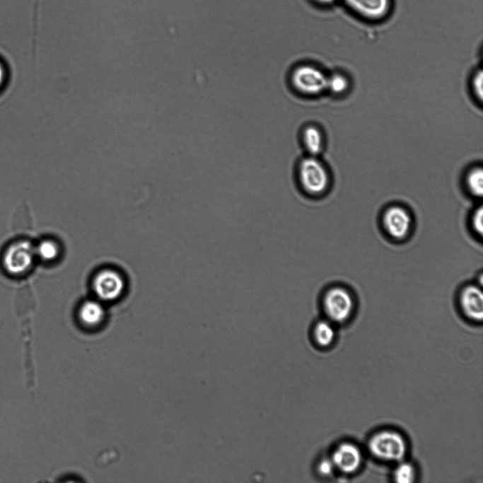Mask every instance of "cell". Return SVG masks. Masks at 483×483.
<instances>
[{"label": "cell", "mask_w": 483, "mask_h": 483, "mask_svg": "<svg viewBox=\"0 0 483 483\" xmlns=\"http://www.w3.org/2000/svg\"><path fill=\"white\" fill-rule=\"evenodd\" d=\"M466 186L469 192L475 197H481L483 194V170L480 166H475L467 173Z\"/></svg>", "instance_id": "15"}, {"label": "cell", "mask_w": 483, "mask_h": 483, "mask_svg": "<svg viewBox=\"0 0 483 483\" xmlns=\"http://www.w3.org/2000/svg\"><path fill=\"white\" fill-rule=\"evenodd\" d=\"M296 181L301 192L309 197L323 195L330 185V175L327 166L318 156L307 155L296 167Z\"/></svg>", "instance_id": "1"}, {"label": "cell", "mask_w": 483, "mask_h": 483, "mask_svg": "<svg viewBox=\"0 0 483 483\" xmlns=\"http://www.w3.org/2000/svg\"><path fill=\"white\" fill-rule=\"evenodd\" d=\"M301 139L307 155L318 156L324 149V134L316 124H308L303 126L301 132Z\"/></svg>", "instance_id": "12"}, {"label": "cell", "mask_w": 483, "mask_h": 483, "mask_svg": "<svg viewBox=\"0 0 483 483\" xmlns=\"http://www.w3.org/2000/svg\"><path fill=\"white\" fill-rule=\"evenodd\" d=\"M320 305L327 320L332 322H342L351 315L354 301L347 289L332 286L323 292Z\"/></svg>", "instance_id": "3"}, {"label": "cell", "mask_w": 483, "mask_h": 483, "mask_svg": "<svg viewBox=\"0 0 483 483\" xmlns=\"http://www.w3.org/2000/svg\"><path fill=\"white\" fill-rule=\"evenodd\" d=\"M368 446L374 455L390 461L401 460L407 450L403 437L392 431H383L376 433L369 441Z\"/></svg>", "instance_id": "5"}, {"label": "cell", "mask_w": 483, "mask_h": 483, "mask_svg": "<svg viewBox=\"0 0 483 483\" xmlns=\"http://www.w3.org/2000/svg\"><path fill=\"white\" fill-rule=\"evenodd\" d=\"M472 221L474 230L482 235L483 232V209L482 206L475 210Z\"/></svg>", "instance_id": "19"}, {"label": "cell", "mask_w": 483, "mask_h": 483, "mask_svg": "<svg viewBox=\"0 0 483 483\" xmlns=\"http://www.w3.org/2000/svg\"><path fill=\"white\" fill-rule=\"evenodd\" d=\"M349 88V81L340 72H334L327 77L326 91L334 95L344 94Z\"/></svg>", "instance_id": "16"}, {"label": "cell", "mask_w": 483, "mask_h": 483, "mask_svg": "<svg viewBox=\"0 0 483 483\" xmlns=\"http://www.w3.org/2000/svg\"><path fill=\"white\" fill-rule=\"evenodd\" d=\"M6 69L3 63L0 61V88L3 86L6 79Z\"/></svg>", "instance_id": "21"}, {"label": "cell", "mask_w": 483, "mask_h": 483, "mask_svg": "<svg viewBox=\"0 0 483 483\" xmlns=\"http://www.w3.org/2000/svg\"><path fill=\"white\" fill-rule=\"evenodd\" d=\"M383 226L392 238L402 239L405 238L411 228V216L406 209L401 206L389 207L383 217Z\"/></svg>", "instance_id": "7"}, {"label": "cell", "mask_w": 483, "mask_h": 483, "mask_svg": "<svg viewBox=\"0 0 483 483\" xmlns=\"http://www.w3.org/2000/svg\"><path fill=\"white\" fill-rule=\"evenodd\" d=\"M351 10L369 19L383 18L389 11L390 0H343Z\"/></svg>", "instance_id": "10"}, {"label": "cell", "mask_w": 483, "mask_h": 483, "mask_svg": "<svg viewBox=\"0 0 483 483\" xmlns=\"http://www.w3.org/2000/svg\"><path fill=\"white\" fill-rule=\"evenodd\" d=\"M35 255L44 262L55 261L61 253L59 245L54 240L45 239L35 247Z\"/></svg>", "instance_id": "14"}, {"label": "cell", "mask_w": 483, "mask_h": 483, "mask_svg": "<svg viewBox=\"0 0 483 483\" xmlns=\"http://www.w3.org/2000/svg\"><path fill=\"white\" fill-rule=\"evenodd\" d=\"M312 334L314 341L319 346H329L335 337L332 322L327 319L318 320L313 326Z\"/></svg>", "instance_id": "13"}, {"label": "cell", "mask_w": 483, "mask_h": 483, "mask_svg": "<svg viewBox=\"0 0 483 483\" xmlns=\"http://www.w3.org/2000/svg\"><path fill=\"white\" fill-rule=\"evenodd\" d=\"M471 85L474 96L479 103H482L483 98V73L482 69L474 74Z\"/></svg>", "instance_id": "18"}, {"label": "cell", "mask_w": 483, "mask_h": 483, "mask_svg": "<svg viewBox=\"0 0 483 483\" xmlns=\"http://www.w3.org/2000/svg\"><path fill=\"white\" fill-rule=\"evenodd\" d=\"M334 469L335 466L332 459H323L318 464V472L324 476L330 475Z\"/></svg>", "instance_id": "20"}, {"label": "cell", "mask_w": 483, "mask_h": 483, "mask_svg": "<svg viewBox=\"0 0 483 483\" xmlns=\"http://www.w3.org/2000/svg\"><path fill=\"white\" fill-rule=\"evenodd\" d=\"M332 460L335 468L345 473H351L359 467L362 455L356 446L351 443H343L334 450Z\"/></svg>", "instance_id": "8"}, {"label": "cell", "mask_w": 483, "mask_h": 483, "mask_svg": "<svg viewBox=\"0 0 483 483\" xmlns=\"http://www.w3.org/2000/svg\"><path fill=\"white\" fill-rule=\"evenodd\" d=\"M327 77L317 66L303 63L291 70L289 81L292 88L298 94L314 97L326 91Z\"/></svg>", "instance_id": "2"}, {"label": "cell", "mask_w": 483, "mask_h": 483, "mask_svg": "<svg viewBox=\"0 0 483 483\" xmlns=\"http://www.w3.org/2000/svg\"><path fill=\"white\" fill-rule=\"evenodd\" d=\"M35 257V246L28 240H20L7 248L2 264L9 274L21 275L30 270Z\"/></svg>", "instance_id": "6"}, {"label": "cell", "mask_w": 483, "mask_h": 483, "mask_svg": "<svg viewBox=\"0 0 483 483\" xmlns=\"http://www.w3.org/2000/svg\"><path fill=\"white\" fill-rule=\"evenodd\" d=\"M92 289L97 299L103 303L113 302L124 294L126 281L122 274L117 269L104 268L94 275Z\"/></svg>", "instance_id": "4"}, {"label": "cell", "mask_w": 483, "mask_h": 483, "mask_svg": "<svg viewBox=\"0 0 483 483\" xmlns=\"http://www.w3.org/2000/svg\"><path fill=\"white\" fill-rule=\"evenodd\" d=\"M460 303L465 315L474 320L481 321L483 318V293L476 286H467L460 293Z\"/></svg>", "instance_id": "9"}, {"label": "cell", "mask_w": 483, "mask_h": 483, "mask_svg": "<svg viewBox=\"0 0 483 483\" xmlns=\"http://www.w3.org/2000/svg\"><path fill=\"white\" fill-rule=\"evenodd\" d=\"M106 311L103 303L98 299H88L82 302L78 310V317L82 324L89 327L100 325L105 319Z\"/></svg>", "instance_id": "11"}, {"label": "cell", "mask_w": 483, "mask_h": 483, "mask_svg": "<svg viewBox=\"0 0 483 483\" xmlns=\"http://www.w3.org/2000/svg\"><path fill=\"white\" fill-rule=\"evenodd\" d=\"M318 3L323 5H329L334 3L336 0H315Z\"/></svg>", "instance_id": "22"}, {"label": "cell", "mask_w": 483, "mask_h": 483, "mask_svg": "<svg viewBox=\"0 0 483 483\" xmlns=\"http://www.w3.org/2000/svg\"><path fill=\"white\" fill-rule=\"evenodd\" d=\"M415 475L414 467L407 462L400 463L395 470L394 477L400 483H409L414 481Z\"/></svg>", "instance_id": "17"}]
</instances>
